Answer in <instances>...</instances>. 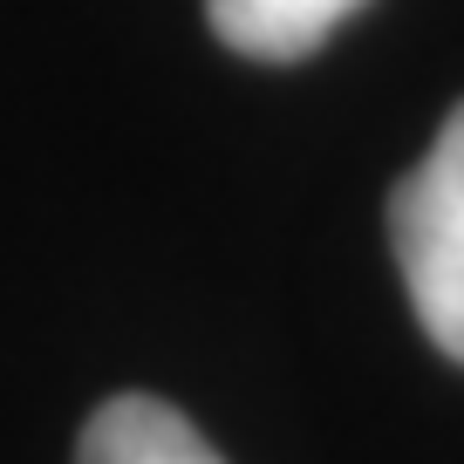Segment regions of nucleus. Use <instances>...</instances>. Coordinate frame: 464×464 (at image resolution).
Wrapping results in <instances>:
<instances>
[{
	"label": "nucleus",
	"mask_w": 464,
	"mask_h": 464,
	"mask_svg": "<svg viewBox=\"0 0 464 464\" xmlns=\"http://www.w3.org/2000/svg\"><path fill=\"white\" fill-rule=\"evenodd\" d=\"M390 239L423 334L464 362V102L390 198Z\"/></svg>",
	"instance_id": "obj_1"
},
{
	"label": "nucleus",
	"mask_w": 464,
	"mask_h": 464,
	"mask_svg": "<svg viewBox=\"0 0 464 464\" xmlns=\"http://www.w3.org/2000/svg\"><path fill=\"white\" fill-rule=\"evenodd\" d=\"M75 464H226L185 410L158 396H110L82 423Z\"/></svg>",
	"instance_id": "obj_2"
},
{
	"label": "nucleus",
	"mask_w": 464,
	"mask_h": 464,
	"mask_svg": "<svg viewBox=\"0 0 464 464\" xmlns=\"http://www.w3.org/2000/svg\"><path fill=\"white\" fill-rule=\"evenodd\" d=\"M369 0H205L212 34L253 62H301Z\"/></svg>",
	"instance_id": "obj_3"
}]
</instances>
